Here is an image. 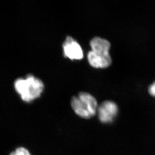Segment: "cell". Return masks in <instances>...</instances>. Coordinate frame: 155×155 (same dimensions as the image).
I'll list each match as a JSON object with an SVG mask.
<instances>
[{
	"label": "cell",
	"mask_w": 155,
	"mask_h": 155,
	"mask_svg": "<svg viewBox=\"0 0 155 155\" xmlns=\"http://www.w3.org/2000/svg\"><path fill=\"white\" fill-rule=\"evenodd\" d=\"M91 51L88 52L87 58L89 64L96 69H105L112 63L109 50L110 43L105 39L96 37L90 42Z\"/></svg>",
	"instance_id": "1"
},
{
	"label": "cell",
	"mask_w": 155,
	"mask_h": 155,
	"mask_svg": "<svg viewBox=\"0 0 155 155\" xmlns=\"http://www.w3.org/2000/svg\"><path fill=\"white\" fill-rule=\"evenodd\" d=\"M10 155H31L30 152L24 147L17 148L15 151L12 152Z\"/></svg>",
	"instance_id": "6"
},
{
	"label": "cell",
	"mask_w": 155,
	"mask_h": 155,
	"mask_svg": "<svg viewBox=\"0 0 155 155\" xmlns=\"http://www.w3.org/2000/svg\"><path fill=\"white\" fill-rule=\"evenodd\" d=\"M148 91L150 95L155 98V81L149 87Z\"/></svg>",
	"instance_id": "7"
},
{
	"label": "cell",
	"mask_w": 155,
	"mask_h": 155,
	"mask_svg": "<svg viewBox=\"0 0 155 155\" xmlns=\"http://www.w3.org/2000/svg\"><path fill=\"white\" fill-rule=\"evenodd\" d=\"M71 104L75 114L85 119H90L95 115L98 106L94 96L83 92L74 96Z\"/></svg>",
	"instance_id": "3"
},
{
	"label": "cell",
	"mask_w": 155,
	"mask_h": 155,
	"mask_svg": "<svg viewBox=\"0 0 155 155\" xmlns=\"http://www.w3.org/2000/svg\"><path fill=\"white\" fill-rule=\"evenodd\" d=\"M118 112L117 105L114 102L110 100L103 102L97 108L99 119L104 124L112 122L117 115Z\"/></svg>",
	"instance_id": "4"
},
{
	"label": "cell",
	"mask_w": 155,
	"mask_h": 155,
	"mask_svg": "<svg viewBox=\"0 0 155 155\" xmlns=\"http://www.w3.org/2000/svg\"><path fill=\"white\" fill-rule=\"evenodd\" d=\"M14 87L23 101L30 102L40 97L45 87L40 79L29 74L25 79H17Z\"/></svg>",
	"instance_id": "2"
},
{
	"label": "cell",
	"mask_w": 155,
	"mask_h": 155,
	"mask_svg": "<svg viewBox=\"0 0 155 155\" xmlns=\"http://www.w3.org/2000/svg\"><path fill=\"white\" fill-rule=\"evenodd\" d=\"M64 54L71 60H80L83 58V51L80 45L72 37L68 36L63 45Z\"/></svg>",
	"instance_id": "5"
}]
</instances>
